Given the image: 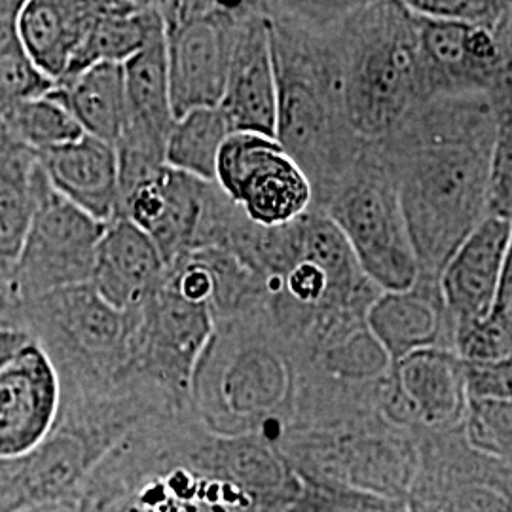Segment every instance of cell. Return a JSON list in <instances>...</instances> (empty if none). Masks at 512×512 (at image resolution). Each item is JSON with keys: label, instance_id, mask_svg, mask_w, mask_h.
I'll return each mask as SVG.
<instances>
[{"label": "cell", "instance_id": "cell-36", "mask_svg": "<svg viewBox=\"0 0 512 512\" xmlns=\"http://www.w3.org/2000/svg\"><path fill=\"white\" fill-rule=\"evenodd\" d=\"M497 302L511 311L512 315V245L511 253H509V260H507V268H505V275H503V285H501V293Z\"/></svg>", "mask_w": 512, "mask_h": 512}, {"label": "cell", "instance_id": "cell-11", "mask_svg": "<svg viewBox=\"0 0 512 512\" xmlns=\"http://www.w3.org/2000/svg\"><path fill=\"white\" fill-rule=\"evenodd\" d=\"M410 512H512V465L475 450L461 425L416 433Z\"/></svg>", "mask_w": 512, "mask_h": 512}, {"label": "cell", "instance_id": "cell-15", "mask_svg": "<svg viewBox=\"0 0 512 512\" xmlns=\"http://www.w3.org/2000/svg\"><path fill=\"white\" fill-rule=\"evenodd\" d=\"M467 406L465 363L448 349H423L391 366L382 397L385 420L410 433L461 425Z\"/></svg>", "mask_w": 512, "mask_h": 512}, {"label": "cell", "instance_id": "cell-12", "mask_svg": "<svg viewBox=\"0 0 512 512\" xmlns=\"http://www.w3.org/2000/svg\"><path fill=\"white\" fill-rule=\"evenodd\" d=\"M217 186L264 228L291 224L313 207V186L275 137L236 131L222 145Z\"/></svg>", "mask_w": 512, "mask_h": 512}, {"label": "cell", "instance_id": "cell-26", "mask_svg": "<svg viewBox=\"0 0 512 512\" xmlns=\"http://www.w3.org/2000/svg\"><path fill=\"white\" fill-rule=\"evenodd\" d=\"M232 133L220 107L190 110L171 129L165 164L203 183H217L220 150Z\"/></svg>", "mask_w": 512, "mask_h": 512}, {"label": "cell", "instance_id": "cell-31", "mask_svg": "<svg viewBox=\"0 0 512 512\" xmlns=\"http://www.w3.org/2000/svg\"><path fill=\"white\" fill-rule=\"evenodd\" d=\"M456 353L461 361L471 365H499L512 361L511 311L497 302L488 317L459 332Z\"/></svg>", "mask_w": 512, "mask_h": 512}, {"label": "cell", "instance_id": "cell-3", "mask_svg": "<svg viewBox=\"0 0 512 512\" xmlns=\"http://www.w3.org/2000/svg\"><path fill=\"white\" fill-rule=\"evenodd\" d=\"M213 440L192 410L143 421L101 459L80 499L90 512H262L220 471Z\"/></svg>", "mask_w": 512, "mask_h": 512}, {"label": "cell", "instance_id": "cell-5", "mask_svg": "<svg viewBox=\"0 0 512 512\" xmlns=\"http://www.w3.org/2000/svg\"><path fill=\"white\" fill-rule=\"evenodd\" d=\"M416 14L406 2H349L342 71L349 122L376 143L423 103Z\"/></svg>", "mask_w": 512, "mask_h": 512}, {"label": "cell", "instance_id": "cell-38", "mask_svg": "<svg viewBox=\"0 0 512 512\" xmlns=\"http://www.w3.org/2000/svg\"><path fill=\"white\" fill-rule=\"evenodd\" d=\"M501 40H503L505 54H507V59H509V67L512 69V2L509 16H507V21H505L503 31H501Z\"/></svg>", "mask_w": 512, "mask_h": 512}, {"label": "cell", "instance_id": "cell-27", "mask_svg": "<svg viewBox=\"0 0 512 512\" xmlns=\"http://www.w3.org/2000/svg\"><path fill=\"white\" fill-rule=\"evenodd\" d=\"M38 164L8 158L0 162V283L10 281L37 207Z\"/></svg>", "mask_w": 512, "mask_h": 512}, {"label": "cell", "instance_id": "cell-13", "mask_svg": "<svg viewBox=\"0 0 512 512\" xmlns=\"http://www.w3.org/2000/svg\"><path fill=\"white\" fill-rule=\"evenodd\" d=\"M38 304L48 313L57 348L84 378H105L114 391L131 361L135 311L116 310L92 283L50 294Z\"/></svg>", "mask_w": 512, "mask_h": 512}, {"label": "cell", "instance_id": "cell-8", "mask_svg": "<svg viewBox=\"0 0 512 512\" xmlns=\"http://www.w3.org/2000/svg\"><path fill=\"white\" fill-rule=\"evenodd\" d=\"M215 330L213 310L184 300L164 279L135 310L131 361L122 385L145 389L173 410H192L194 376Z\"/></svg>", "mask_w": 512, "mask_h": 512}, {"label": "cell", "instance_id": "cell-35", "mask_svg": "<svg viewBox=\"0 0 512 512\" xmlns=\"http://www.w3.org/2000/svg\"><path fill=\"white\" fill-rule=\"evenodd\" d=\"M18 512H90V509L82 499H73V501H55V503L33 505V507H25Z\"/></svg>", "mask_w": 512, "mask_h": 512}, {"label": "cell", "instance_id": "cell-33", "mask_svg": "<svg viewBox=\"0 0 512 512\" xmlns=\"http://www.w3.org/2000/svg\"><path fill=\"white\" fill-rule=\"evenodd\" d=\"M406 6L425 18L480 27L497 35H501L511 10V2L492 0H406Z\"/></svg>", "mask_w": 512, "mask_h": 512}, {"label": "cell", "instance_id": "cell-14", "mask_svg": "<svg viewBox=\"0 0 512 512\" xmlns=\"http://www.w3.org/2000/svg\"><path fill=\"white\" fill-rule=\"evenodd\" d=\"M416 21L423 103L492 93L509 71L503 40L494 31L420 14Z\"/></svg>", "mask_w": 512, "mask_h": 512}, {"label": "cell", "instance_id": "cell-37", "mask_svg": "<svg viewBox=\"0 0 512 512\" xmlns=\"http://www.w3.org/2000/svg\"><path fill=\"white\" fill-rule=\"evenodd\" d=\"M18 471V459H0V497H4Z\"/></svg>", "mask_w": 512, "mask_h": 512}, {"label": "cell", "instance_id": "cell-25", "mask_svg": "<svg viewBox=\"0 0 512 512\" xmlns=\"http://www.w3.org/2000/svg\"><path fill=\"white\" fill-rule=\"evenodd\" d=\"M54 93L84 133L116 145L126 120L124 65L97 63L59 82Z\"/></svg>", "mask_w": 512, "mask_h": 512}, {"label": "cell", "instance_id": "cell-10", "mask_svg": "<svg viewBox=\"0 0 512 512\" xmlns=\"http://www.w3.org/2000/svg\"><path fill=\"white\" fill-rule=\"evenodd\" d=\"M158 4L175 118L190 110L220 107L243 2Z\"/></svg>", "mask_w": 512, "mask_h": 512}, {"label": "cell", "instance_id": "cell-32", "mask_svg": "<svg viewBox=\"0 0 512 512\" xmlns=\"http://www.w3.org/2000/svg\"><path fill=\"white\" fill-rule=\"evenodd\" d=\"M289 512H410L406 501L302 480Z\"/></svg>", "mask_w": 512, "mask_h": 512}, {"label": "cell", "instance_id": "cell-21", "mask_svg": "<svg viewBox=\"0 0 512 512\" xmlns=\"http://www.w3.org/2000/svg\"><path fill=\"white\" fill-rule=\"evenodd\" d=\"M55 192L93 219L120 217V169L116 147L84 133L73 143L35 154Z\"/></svg>", "mask_w": 512, "mask_h": 512}, {"label": "cell", "instance_id": "cell-39", "mask_svg": "<svg viewBox=\"0 0 512 512\" xmlns=\"http://www.w3.org/2000/svg\"><path fill=\"white\" fill-rule=\"evenodd\" d=\"M0 512H14L12 507H10V503L6 499H2V497H0Z\"/></svg>", "mask_w": 512, "mask_h": 512}, {"label": "cell", "instance_id": "cell-24", "mask_svg": "<svg viewBox=\"0 0 512 512\" xmlns=\"http://www.w3.org/2000/svg\"><path fill=\"white\" fill-rule=\"evenodd\" d=\"M162 29L164 18L158 2H99L88 37L63 80L97 63H128Z\"/></svg>", "mask_w": 512, "mask_h": 512}, {"label": "cell", "instance_id": "cell-28", "mask_svg": "<svg viewBox=\"0 0 512 512\" xmlns=\"http://www.w3.org/2000/svg\"><path fill=\"white\" fill-rule=\"evenodd\" d=\"M0 120L8 135L33 154L73 143L84 135L71 110L54 92L19 101L4 110Z\"/></svg>", "mask_w": 512, "mask_h": 512}, {"label": "cell", "instance_id": "cell-6", "mask_svg": "<svg viewBox=\"0 0 512 512\" xmlns=\"http://www.w3.org/2000/svg\"><path fill=\"white\" fill-rule=\"evenodd\" d=\"M277 450L306 482L399 501L408 499L418 469L416 435L384 416L296 429L281 439Z\"/></svg>", "mask_w": 512, "mask_h": 512}, {"label": "cell", "instance_id": "cell-1", "mask_svg": "<svg viewBox=\"0 0 512 512\" xmlns=\"http://www.w3.org/2000/svg\"><path fill=\"white\" fill-rule=\"evenodd\" d=\"M495 114L492 93L418 105L382 141L421 277L440 279L448 260L490 215Z\"/></svg>", "mask_w": 512, "mask_h": 512}, {"label": "cell", "instance_id": "cell-34", "mask_svg": "<svg viewBox=\"0 0 512 512\" xmlns=\"http://www.w3.org/2000/svg\"><path fill=\"white\" fill-rule=\"evenodd\" d=\"M35 338L25 329L0 325V372L21 349L29 346Z\"/></svg>", "mask_w": 512, "mask_h": 512}, {"label": "cell", "instance_id": "cell-4", "mask_svg": "<svg viewBox=\"0 0 512 512\" xmlns=\"http://www.w3.org/2000/svg\"><path fill=\"white\" fill-rule=\"evenodd\" d=\"M308 378L300 349L264 308L217 323L192 384V412L220 437L277 446L293 429Z\"/></svg>", "mask_w": 512, "mask_h": 512}, {"label": "cell", "instance_id": "cell-2", "mask_svg": "<svg viewBox=\"0 0 512 512\" xmlns=\"http://www.w3.org/2000/svg\"><path fill=\"white\" fill-rule=\"evenodd\" d=\"M275 78V139L302 167L321 209L365 152L349 122L342 27L349 2H262Z\"/></svg>", "mask_w": 512, "mask_h": 512}, {"label": "cell", "instance_id": "cell-16", "mask_svg": "<svg viewBox=\"0 0 512 512\" xmlns=\"http://www.w3.org/2000/svg\"><path fill=\"white\" fill-rule=\"evenodd\" d=\"M63 408V384L52 355L40 342L0 372V459H21L54 433Z\"/></svg>", "mask_w": 512, "mask_h": 512}, {"label": "cell", "instance_id": "cell-19", "mask_svg": "<svg viewBox=\"0 0 512 512\" xmlns=\"http://www.w3.org/2000/svg\"><path fill=\"white\" fill-rule=\"evenodd\" d=\"M512 220L488 215L440 274V294L456 336L488 317L501 293L511 253Z\"/></svg>", "mask_w": 512, "mask_h": 512}, {"label": "cell", "instance_id": "cell-17", "mask_svg": "<svg viewBox=\"0 0 512 512\" xmlns=\"http://www.w3.org/2000/svg\"><path fill=\"white\" fill-rule=\"evenodd\" d=\"M217 183H203L165 165L154 177L122 196L120 217L154 241L165 268L198 251L203 222Z\"/></svg>", "mask_w": 512, "mask_h": 512}, {"label": "cell", "instance_id": "cell-7", "mask_svg": "<svg viewBox=\"0 0 512 512\" xmlns=\"http://www.w3.org/2000/svg\"><path fill=\"white\" fill-rule=\"evenodd\" d=\"M340 228L366 277L385 293L418 281V258L395 181L374 143L321 207Z\"/></svg>", "mask_w": 512, "mask_h": 512}, {"label": "cell", "instance_id": "cell-29", "mask_svg": "<svg viewBox=\"0 0 512 512\" xmlns=\"http://www.w3.org/2000/svg\"><path fill=\"white\" fill-rule=\"evenodd\" d=\"M461 431L475 450L512 465V395H467Z\"/></svg>", "mask_w": 512, "mask_h": 512}, {"label": "cell", "instance_id": "cell-9", "mask_svg": "<svg viewBox=\"0 0 512 512\" xmlns=\"http://www.w3.org/2000/svg\"><path fill=\"white\" fill-rule=\"evenodd\" d=\"M105 230V222L59 196L38 165L35 215L8 281L14 296L38 302L50 294L92 283L95 255Z\"/></svg>", "mask_w": 512, "mask_h": 512}, {"label": "cell", "instance_id": "cell-30", "mask_svg": "<svg viewBox=\"0 0 512 512\" xmlns=\"http://www.w3.org/2000/svg\"><path fill=\"white\" fill-rule=\"evenodd\" d=\"M495 135L490 177V215L512 220V69L492 92Z\"/></svg>", "mask_w": 512, "mask_h": 512}, {"label": "cell", "instance_id": "cell-18", "mask_svg": "<svg viewBox=\"0 0 512 512\" xmlns=\"http://www.w3.org/2000/svg\"><path fill=\"white\" fill-rule=\"evenodd\" d=\"M220 110L234 133L249 131L275 137L277 78L262 2H243L241 6Z\"/></svg>", "mask_w": 512, "mask_h": 512}, {"label": "cell", "instance_id": "cell-22", "mask_svg": "<svg viewBox=\"0 0 512 512\" xmlns=\"http://www.w3.org/2000/svg\"><path fill=\"white\" fill-rule=\"evenodd\" d=\"M165 270L154 241L131 220L116 217L97 247L92 285L112 308L129 313L162 287Z\"/></svg>", "mask_w": 512, "mask_h": 512}, {"label": "cell", "instance_id": "cell-20", "mask_svg": "<svg viewBox=\"0 0 512 512\" xmlns=\"http://www.w3.org/2000/svg\"><path fill=\"white\" fill-rule=\"evenodd\" d=\"M366 325L391 366L423 349L456 353L454 327L440 294V279L418 275L414 287L406 291H382L366 313Z\"/></svg>", "mask_w": 512, "mask_h": 512}, {"label": "cell", "instance_id": "cell-23", "mask_svg": "<svg viewBox=\"0 0 512 512\" xmlns=\"http://www.w3.org/2000/svg\"><path fill=\"white\" fill-rule=\"evenodd\" d=\"M97 6L99 2L73 0H29L23 4L18 21L21 46L55 86L65 78L88 37Z\"/></svg>", "mask_w": 512, "mask_h": 512}]
</instances>
